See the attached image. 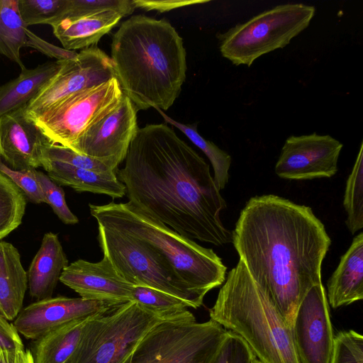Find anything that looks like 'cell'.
I'll return each mask as SVG.
<instances>
[{
    "instance_id": "8992f818",
    "label": "cell",
    "mask_w": 363,
    "mask_h": 363,
    "mask_svg": "<svg viewBox=\"0 0 363 363\" xmlns=\"http://www.w3.org/2000/svg\"><path fill=\"white\" fill-rule=\"evenodd\" d=\"M315 13L313 6L304 4L276 6L218 33L220 52L235 65L250 67L259 57L286 47L309 26Z\"/></svg>"
},
{
    "instance_id": "5b68a950",
    "label": "cell",
    "mask_w": 363,
    "mask_h": 363,
    "mask_svg": "<svg viewBox=\"0 0 363 363\" xmlns=\"http://www.w3.org/2000/svg\"><path fill=\"white\" fill-rule=\"evenodd\" d=\"M89 206L98 225L118 230L147 245L203 298L224 283L227 267L212 249L179 234L130 201Z\"/></svg>"
},
{
    "instance_id": "9a60e30c",
    "label": "cell",
    "mask_w": 363,
    "mask_h": 363,
    "mask_svg": "<svg viewBox=\"0 0 363 363\" xmlns=\"http://www.w3.org/2000/svg\"><path fill=\"white\" fill-rule=\"evenodd\" d=\"M112 305L99 301L66 296L36 301L21 309L13 325L26 338L35 340L66 324L91 318Z\"/></svg>"
},
{
    "instance_id": "4dcf8cb0",
    "label": "cell",
    "mask_w": 363,
    "mask_h": 363,
    "mask_svg": "<svg viewBox=\"0 0 363 363\" xmlns=\"http://www.w3.org/2000/svg\"><path fill=\"white\" fill-rule=\"evenodd\" d=\"M67 0H18V9L25 24H52L62 19Z\"/></svg>"
},
{
    "instance_id": "e575fe53",
    "label": "cell",
    "mask_w": 363,
    "mask_h": 363,
    "mask_svg": "<svg viewBox=\"0 0 363 363\" xmlns=\"http://www.w3.org/2000/svg\"><path fill=\"white\" fill-rule=\"evenodd\" d=\"M256 359L247 343L236 333L227 330L226 335L211 363H254Z\"/></svg>"
},
{
    "instance_id": "83f0119b",
    "label": "cell",
    "mask_w": 363,
    "mask_h": 363,
    "mask_svg": "<svg viewBox=\"0 0 363 363\" xmlns=\"http://www.w3.org/2000/svg\"><path fill=\"white\" fill-rule=\"evenodd\" d=\"M343 206L345 220L353 235L363 228V143H361L352 170L350 174L344 194Z\"/></svg>"
},
{
    "instance_id": "836d02e7",
    "label": "cell",
    "mask_w": 363,
    "mask_h": 363,
    "mask_svg": "<svg viewBox=\"0 0 363 363\" xmlns=\"http://www.w3.org/2000/svg\"><path fill=\"white\" fill-rule=\"evenodd\" d=\"M35 172L45 199V203L51 206L54 213L63 223L67 225L77 223L79 219L69 208L63 189L43 172L36 170Z\"/></svg>"
},
{
    "instance_id": "d590c367",
    "label": "cell",
    "mask_w": 363,
    "mask_h": 363,
    "mask_svg": "<svg viewBox=\"0 0 363 363\" xmlns=\"http://www.w3.org/2000/svg\"><path fill=\"white\" fill-rule=\"evenodd\" d=\"M36 169L14 170L0 158V172L6 176L35 203H45V199L36 175Z\"/></svg>"
},
{
    "instance_id": "60d3db41",
    "label": "cell",
    "mask_w": 363,
    "mask_h": 363,
    "mask_svg": "<svg viewBox=\"0 0 363 363\" xmlns=\"http://www.w3.org/2000/svg\"><path fill=\"white\" fill-rule=\"evenodd\" d=\"M254 363H262L260 361H259L257 359H256L254 362Z\"/></svg>"
},
{
    "instance_id": "484cf974",
    "label": "cell",
    "mask_w": 363,
    "mask_h": 363,
    "mask_svg": "<svg viewBox=\"0 0 363 363\" xmlns=\"http://www.w3.org/2000/svg\"><path fill=\"white\" fill-rule=\"evenodd\" d=\"M156 110L164 121L181 130L208 158L213 169V179L219 191L223 189L228 182L231 157L213 142L203 138L197 130L196 124H184L172 119L163 111Z\"/></svg>"
},
{
    "instance_id": "f35d334b",
    "label": "cell",
    "mask_w": 363,
    "mask_h": 363,
    "mask_svg": "<svg viewBox=\"0 0 363 363\" xmlns=\"http://www.w3.org/2000/svg\"><path fill=\"white\" fill-rule=\"evenodd\" d=\"M0 349H24L23 343L13 324L0 313Z\"/></svg>"
},
{
    "instance_id": "8d00e7d4",
    "label": "cell",
    "mask_w": 363,
    "mask_h": 363,
    "mask_svg": "<svg viewBox=\"0 0 363 363\" xmlns=\"http://www.w3.org/2000/svg\"><path fill=\"white\" fill-rule=\"evenodd\" d=\"M28 47L33 48L50 57H55L57 60L72 59L78 53L50 44L34 34L31 30L28 33Z\"/></svg>"
},
{
    "instance_id": "8fae6325",
    "label": "cell",
    "mask_w": 363,
    "mask_h": 363,
    "mask_svg": "<svg viewBox=\"0 0 363 363\" xmlns=\"http://www.w3.org/2000/svg\"><path fill=\"white\" fill-rule=\"evenodd\" d=\"M116 78L111 57L97 45L81 50L75 57L62 60L57 73L26 104L33 119L65 98Z\"/></svg>"
},
{
    "instance_id": "ac0fdd59",
    "label": "cell",
    "mask_w": 363,
    "mask_h": 363,
    "mask_svg": "<svg viewBox=\"0 0 363 363\" xmlns=\"http://www.w3.org/2000/svg\"><path fill=\"white\" fill-rule=\"evenodd\" d=\"M328 304L333 308L363 298V233L356 235L327 282Z\"/></svg>"
},
{
    "instance_id": "4316f807",
    "label": "cell",
    "mask_w": 363,
    "mask_h": 363,
    "mask_svg": "<svg viewBox=\"0 0 363 363\" xmlns=\"http://www.w3.org/2000/svg\"><path fill=\"white\" fill-rule=\"evenodd\" d=\"M133 298V301L143 309L163 320L186 318L193 315L188 310L191 306L186 301L150 287L134 286Z\"/></svg>"
},
{
    "instance_id": "30bf717a",
    "label": "cell",
    "mask_w": 363,
    "mask_h": 363,
    "mask_svg": "<svg viewBox=\"0 0 363 363\" xmlns=\"http://www.w3.org/2000/svg\"><path fill=\"white\" fill-rule=\"evenodd\" d=\"M123 96L118 80L112 78L65 98L31 120L51 143L71 149L89 126L119 104Z\"/></svg>"
},
{
    "instance_id": "6da1fadb",
    "label": "cell",
    "mask_w": 363,
    "mask_h": 363,
    "mask_svg": "<svg viewBox=\"0 0 363 363\" xmlns=\"http://www.w3.org/2000/svg\"><path fill=\"white\" fill-rule=\"evenodd\" d=\"M117 170L128 201L179 234L222 246L232 233L220 214L226 202L209 164L164 123L138 128Z\"/></svg>"
},
{
    "instance_id": "d6a6232c",
    "label": "cell",
    "mask_w": 363,
    "mask_h": 363,
    "mask_svg": "<svg viewBox=\"0 0 363 363\" xmlns=\"http://www.w3.org/2000/svg\"><path fill=\"white\" fill-rule=\"evenodd\" d=\"M330 363H363V337L354 330L339 332L333 340Z\"/></svg>"
},
{
    "instance_id": "9c48e42d",
    "label": "cell",
    "mask_w": 363,
    "mask_h": 363,
    "mask_svg": "<svg viewBox=\"0 0 363 363\" xmlns=\"http://www.w3.org/2000/svg\"><path fill=\"white\" fill-rule=\"evenodd\" d=\"M98 239L104 257L134 286H147L175 296L193 308L203 304V297L193 291L162 256L140 240L99 225Z\"/></svg>"
},
{
    "instance_id": "e0dca14e",
    "label": "cell",
    "mask_w": 363,
    "mask_h": 363,
    "mask_svg": "<svg viewBox=\"0 0 363 363\" xmlns=\"http://www.w3.org/2000/svg\"><path fill=\"white\" fill-rule=\"evenodd\" d=\"M51 142L26 115V106L0 117V158L14 170L42 167Z\"/></svg>"
},
{
    "instance_id": "ffe728a7",
    "label": "cell",
    "mask_w": 363,
    "mask_h": 363,
    "mask_svg": "<svg viewBox=\"0 0 363 363\" xmlns=\"http://www.w3.org/2000/svg\"><path fill=\"white\" fill-rule=\"evenodd\" d=\"M123 17L114 11H103L64 18L51 26L63 48L75 51L96 45Z\"/></svg>"
},
{
    "instance_id": "cb8c5ba5",
    "label": "cell",
    "mask_w": 363,
    "mask_h": 363,
    "mask_svg": "<svg viewBox=\"0 0 363 363\" xmlns=\"http://www.w3.org/2000/svg\"><path fill=\"white\" fill-rule=\"evenodd\" d=\"M89 318L66 324L33 340L30 352L34 363H66L77 348Z\"/></svg>"
},
{
    "instance_id": "ba28073f",
    "label": "cell",
    "mask_w": 363,
    "mask_h": 363,
    "mask_svg": "<svg viewBox=\"0 0 363 363\" xmlns=\"http://www.w3.org/2000/svg\"><path fill=\"white\" fill-rule=\"evenodd\" d=\"M162 320L134 301L112 306L88 320L77 348L66 363H122Z\"/></svg>"
},
{
    "instance_id": "7c38bea8",
    "label": "cell",
    "mask_w": 363,
    "mask_h": 363,
    "mask_svg": "<svg viewBox=\"0 0 363 363\" xmlns=\"http://www.w3.org/2000/svg\"><path fill=\"white\" fill-rule=\"evenodd\" d=\"M343 145L329 135H291L285 141L275 165L280 178L308 180L329 178L337 172Z\"/></svg>"
},
{
    "instance_id": "f1b7e54d",
    "label": "cell",
    "mask_w": 363,
    "mask_h": 363,
    "mask_svg": "<svg viewBox=\"0 0 363 363\" xmlns=\"http://www.w3.org/2000/svg\"><path fill=\"white\" fill-rule=\"evenodd\" d=\"M26 206L23 192L0 172V240L21 225Z\"/></svg>"
},
{
    "instance_id": "3957f363",
    "label": "cell",
    "mask_w": 363,
    "mask_h": 363,
    "mask_svg": "<svg viewBox=\"0 0 363 363\" xmlns=\"http://www.w3.org/2000/svg\"><path fill=\"white\" fill-rule=\"evenodd\" d=\"M111 50L116 78L138 111L173 105L185 82L186 53L169 21L133 16L113 34Z\"/></svg>"
},
{
    "instance_id": "ab89813d",
    "label": "cell",
    "mask_w": 363,
    "mask_h": 363,
    "mask_svg": "<svg viewBox=\"0 0 363 363\" xmlns=\"http://www.w3.org/2000/svg\"><path fill=\"white\" fill-rule=\"evenodd\" d=\"M0 363H34L30 350L0 349Z\"/></svg>"
},
{
    "instance_id": "1f68e13d",
    "label": "cell",
    "mask_w": 363,
    "mask_h": 363,
    "mask_svg": "<svg viewBox=\"0 0 363 363\" xmlns=\"http://www.w3.org/2000/svg\"><path fill=\"white\" fill-rule=\"evenodd\" d=\"M135 9L133 0H67L61 20L103 11H114L124 17Z\"/></svg>"
},
{
    "instance_id": "f546056e",
    "label": "cell",
    "mask_w": 363,
    "mask_h": 363,
    "mask_svg": "<svg viewBox=\"0 0 363 363\" xmlns=\"http://www.w3.org/2000/svg\"><path fill=\"white\" fill-rule=\"evenodd\" d=\"M43 158L57 161L70 165L99 173L116 172L120 164L112 159H99L52 143H49L43 150Z\"/></svg>"
},
{
    "instance_id": "d4e9b609",
    "label": "cell",
    "mask_w": 363,
    "mask_h": 363,
    "mask_svg": "<svg viewBox=\"0 0 363 363\" xmlns=\"http://www.w3.org/2000/svg\"><path fill=\"white\" fill-rule=\"evenodd\" d=\"M30 30L22 20L18 0H0V55L24 67L20 51L28 47Z\"/></svg>"
},
{
    "instance_id": "7402d4cb",
    "label": "cell",
    "mask_w": 363,
    "mask_h": 363,
    "mask_svg": "<svg viewBox=\"0 0 363 363\" xmlns=\"http://www.w3.org/2000/svg\"><path fill=\"white\" fill-rule=\"evenodd\" d=\"M28 289V274L18 250L11 243L0 240V313L13 320L22 309Z\"/></svg>"
},
{
    "instance_id": "4fadbf2b",
    "label": "cell",
    "mask_w": 363,
    "mask_h": 363,
    "mask_svg": "<svg viewBox=\"0 0 363 363\" xmlns=\"http://www.w3.org/2000/svg\"><path fill=\"white\" fill-rule=\"evenodd\" d=\"M322 282L313 285L296 311L291 331L301 363H330L334 335Z\"/></svg>"
},
{
    "instance_id": "5bb4252c",
    "label": "cell",
    "mask_w": 363,
    "mask_h": 363,
    "mask_svg": "<svg viewBox=\"0 0 363 363\" xmlns=\"http://www.w3.org/2000/svg\"><path fill=\"white\" fill-rule=\"evenodd\" d=\"M138 111L131 101L123 94L119 104L89 126L71 150L93 157L112 159L122 163L139 128Z\"/></svg>"
},
{
    "instance_id": "277c9868",
    "label": "cell",
    "mask_w": 363,
    "mask_h": 363,
    "mask_svg": "<svg viewBox=\"0 0 363 363\" xmlns=\"http://www.w3.org/2000/svg\"><path fill=\"white\" fill-rule=\"evenodd\" d=\"M209 315L240 336L262 363H301L291 326L241 260L228 273Z\"/></svg>"
},
{
    "instance_id": "d6986e66",
    "label": "cell",
    "mask_w": 363,
    "mask_h": 363,
    "mask_svg": "<svg viewBox=\"0 0 363 363\" xmlns=\"http://www.w3.org/2000/svg\"><path fill=\"white\" fill-rule=\"evenodd\" d=\"M67 265L68 259L57 235L45 233L27 272L30 296L36 301L51 298Z\"/></svg>"
},
{
    "instance_id": "52a82bcc",
    "label": "cell",
    "mask_w": 363,
    "mask_h": 363,
    "mask_svg": "<svg viewBox=\"0 0 363 363\" xmlns=\"http://www.w3.org/2000/svg\"><path fill=\"white\" fill-rule=\"evenodd\" d=\"M226 333L213 320L197 323L194 315L162 320L122 363H211Z\"/></svg>"
},
{
    "instance_id": "74e56055",
    "label": "cell",
    "mask_w": 363,
    "mask_h": 363,
    "mask_svg": "<svg viewBox=\"0 0 363 363\" xmlns=\"http://www.w3.org/2000/svg\"><path fill=\"white\" fill-rule=\"evenodd\" d=\"M135 9L145 11H156L160 13L191 5L203 4L208 1L201 0H133Z\"/></svg>"
},
{
    "instance_id": "2e32d148",
    "label": "cell",
    "mask_w": 363,
    "mask_h": 363,
    "mask_svg": "<svg viewBox=\"0 0 363 363\" xmlns=\"http://www.w3.org/2000/svg\"><path fill=\"white\" fill-rule=\"evenodd\" d=\"M60 281L84 299L112 306L133 300L134 286L116 272L106 257L97 262L84 259L72 262L62 270Z\"/></svg>"
},
{
    "instance_id": "603a6c76",
    "label": "cell",
    "mask_w": 363,
    "mask_h": 363,
    "mask_svg": "<svg viewBox=\"0 0 363 363\" xmlns=\"http://www.w3.org/2000/svg\"><path fill=\"white\" fill-rule=\"evenodd\" d=\"M62 60L48 61L33 69L25 66L18 77L0 86V117L26 104L59 70Z\"/></svg>"
},
{
    "instance_id": "7a4b0ae2",
    "label": "cell",
    "mask_w": 363,
    "mask_h": 363,
    "mask_svg": "<svg viewBox=\"0 0 363 363\" xmlns=\"http://www.w3.org/2000/svg\"><path fill=\"white\" fill-rule=\"evenodd\" d=\"M232 242L250 276L291 326L307 291L321 281L331 245L309 206L279 196L252 197L241 211Z\"/></svg>"
},
{
    "instance_id": "44dd1931",
    "label": "cell",
    "mask_w": 363,
    "mask_h": 363,
    "mask_svg": "<svg viewBox=\"0 0 363 363\" xmlns=\"http://www.w3.org/2000/svg\"><path fill=\"white\" fill-rule=\"evenodd\" d=\"M42 167L55 183L78 192L105 194L113 199L125 195V186L116 172L99 173L45 158L43 159Z\"/></svg>"
}]
</instances>
